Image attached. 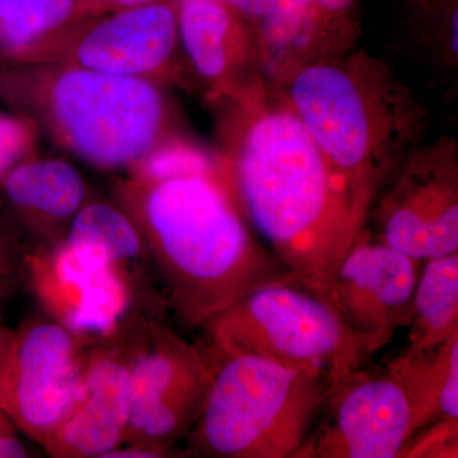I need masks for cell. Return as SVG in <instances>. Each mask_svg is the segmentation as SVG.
Here are the masks:
<instances>
[{
    "label": "cell",
    "instance_id": "1",
    "mask_svg": "<svg viewBox=\"0 0 458 458\" xmlns=\"http://www.w3.org/2000/svg\"><path fill=\"white\" fill-rule=\"evenodd\" d=\"M216 99L225 105L221 155L246 222L301 285L333 307L337 267L372 207L273 84Z\"/></svg>",
    "mask_w": 458,
    "mask_h": 458
},
{
    "label": "cell",
    "instance_id": "2",
    "mask_svg": "<svg viewBox=\"0 0 458 458\" xmlns=\"http://www.w3.org/2000/svg\"><path fill=\"white\" fill-rule=\"evenodd\" d=\"M116 204L137 225L165 303L185 327H203L262 285L297 282L250 228L225 161L165 179L131 174Z\"/></svg>",
    "mask_w": 458,
    "mask_h": 458
},
{
    "label": "cell",
    "instance_id": "3",
    "mask_svg": "<svg viewBox=\"0 0 458 458\" xmlns=\"http://www.w3.org/2000/svg\"><path fill=\"white\" fill-rule=\"evenodd\" d=\"M273 86L370 207L406 157L423 144V105L382 60L364 51L306 63Z\"/></svg>",
    "mask_w": 458,
    "mask_h": 458
},
{
    "label": "cell",
    "instance_id": "4",
    "mask_svg": "<svg viewBox=\"0 0 458 458\" xmlns=\"http://www.w3.org/2000/svg\"><path fill=\"white\" fill-rule=\"evenodd\" d=\"M0 99L101 170L131 168L179 134L159 84L71 64L0 63Z\"/></svg>",
    "mask_w": 458,
    "mask_h": 458
},
{
    "label": "cell",
    "instance_id": "5",
    "mask_svg": "<svg viewBox=\"0 0 458 458\" xmlns=\"http://www.w3.org/2000/svg\"><path fill=\"white\" fill-rule=\"evenodd\" d=\"M216 354L203 408L185 437L190 454L295 458L321 417L328 377L247 352Z\"/></svg>",
    "mask_w": 458,
    "mask_h": 458
},
{
    "label": "cell",
    "instance_id": "6",
    "mask_svg": "<svg viewBox=\"0 0 458 458\" xmlns=\"http://www.w3.org/2000/svg\"><path fill=\"white\" fill-rule=\"evenodd\" d=\"M445 377L438 352L408 349L384 369L355 370L331 386L324 418L295 458L403 457L438 420Z\"/></svg>",
    "mask_w": 458,
    "mask_h": 458
},
{
    "label": "cell",
    "instance_id": "7",
    "mask_svg": "<svg viewBox=\"0 0 458 458\" xmlns=\"http://www.w3.org/2000/svg\"><path fill=\"white\" fill-rule=\"evenodd\" d=\"M203 327L216 351L318 370L330 387L363 369L376 352L330 304L297 282L256 288Z\"/></svg>",
    "mask_w": 458,
    "mask_h": 458
},
{
    "label": "cell",
    "instance_id": "8",
    "mask_svg": "<svg viewBox=\"0 0 458 458\" xmlns=\"http://www.w3.org/2000/svg\"><path fill=\"white\" fill-rule=\"evenodd\" d=\"M375 236L420 261L458 254V152L454 138L415 148L373 201Z\"/></svg>",
    "mask_w": 458,
    "mask_h": 458
},
{
    "label": "cell",
    "instance_id": "9",
    "mask_svg": "<svg viewBox=\"0 0 458 458\" xmlns=\"http://www.w3.org/2000/svg\"><path fill=\"white\" fill-rule=\"evenodd\" d=\"M149 331L147 343L131 352V418L123 443L172 450L200 414L216 354L210 344L190 343L168 328Z\"/></svg>",
    "mask_w": 458,
    "mask_h": 458
},
{
    "label": "cell",
    "instance_id": "10",
    "mask_svg": "<svg viewBox=\"0 0 458 458\" xmlns=\"http://www.w3.org/2000/svg\"><path fill=\"white\" fill-rule=\"evenodd\" d=\"M86 354L82 337L50 316L14 328L0 366V410L17 430L44 445L73 403Z\"/></svg>",
    "mask_w": 458,
    "mask_h": 458
},
{
    "label": "cell",
    "instance_id": "11",
    "mask_svg": "<svg viewBox=\"0 0 458 458\" xmlns=\"http://www.w3.org/2000/svg\"><path fill=\"white\" fill-rule=\"evenodd\" d=\"M180 54L176 5L165 0L74 25L20 64L60 63L162 86L180 78Z\"/></svg>",
    "mask_w": 458,
    "mask_h": 458
},
{
    "label": "cell",
    "instance_id": "12",
    "mask_svg": "<svg viewBox=\"0 0 458 458\" xmlns=\"http://www.w3.org/2000/svg\"><path fill=\"white\" fill-rule=\"evenodd\" d=\"M129 267L101 250L60 238L30 250L25 283L50 318L82 337L114 336L132 303Z\"/></svg>",
    "mask_w": 458,
    "mask_h": 458
},
{
    "label": "cell",
    "instance_id": "13",
    "mask_svg": "<svg viewBox=\"0 0 458 458\" xmlns=\"http://www.w3.org/2000/svg\"><path fill=\"white\" fill-rule=\"evenodd\" d=\"M421 265L364 227L337 267L334 310L376 352L409 327Z\"/></svg>",
    "mask_w": 458,
    "mask_h": 458
},
{
    "label": "cell",
    "instance_id": "14",
    "mask_svg": "<svg viewBox=\"0 0 458 458\" xmlns=\"http://www.w3.org/2000/svg\"><path fill=\"white\" fill-rule=\"evenodd\" d=\"M131 352L93 349L71 409L44 443L54 458H104L122 445L131 418Z\"/></svg>",
    "mask_w": 458,
    "mask_h": 458
},
{
    "label": "cell",
    "instance_id": "15",
    "mask_svg": "<svg viewBox=\"0 0 458 458\" xmlns=\"http://www.w3.org/2000/svg\"><path fill=\"white\" fill-rule=\"evenodd\" d=\"M176 13L186 64L216 98L265 80L255 30L223 0H179Z\"/></svg>",
    "mask_w": 458,
    "mask_h": 458
},
{
    "label": "cell",
    "instance_id": "16",
    "mask_svg": "<svg viewBox=\"0 0 458 458\" xmlns=\"http://www.w3.org/2000/svg\"><path fill=\"white\" fill-rule=\"evenodd\" d=\"M0 194L13 218L11 222L47 236V245H50L60 240L57 229L64 225L68 229L86 203L87 185L80 171L68 162L33 156L0 180Z\"/></svg>",
    "mask_w": 458,
    "mask_h": 458
},
{
    "label": "cell",
    "instance_id": "17",
    "mask_svg": "<svg viewBox=\"0 0 458 458\" xmlns=\"http://www.w3.org/2000/svg\"><path fill=\"white\" fill-rule=\"evenodd\" d=\"M409 351H436L458 334V254L423 261L409 327Z\"/></svg>",
    "mask_w": 458,
    "mask_h": 458
},
{
    "label": "cell",
    "instance_id": "18",
    "mask_svg": "<svg viewBox=\"0 0 458 458\" xmlns=\"http://www.w3.org/2000/svg\"><path fill=\"white\" fill-rule=\"evenodd\" d=\"M89 13L82 0H0V63L20 64L30 54Z\"/></svg>",
    "mask_w": 458,
    "mask_h": 458
},
{
    "label": "cell",
    "instance_id": "19",
    "mask_svg": "<svg viewBox=\"0 0 458 458\" xmlns=\"http://www.w3.org/2000/svg\"><path fill=\"white\" fill-rule=\"evenodd\" d=\"M64 237L101 250L122 267H131L147 260L137 225L116 203L86 201L72 219Z\"/></svg>",
    "mask_w": 458,
    "mask_h": 458
},
{
    "label": "cell",
    "instance_id": "20",
    "mask_svg": "<svg viewBox=\"0 0 458 458\" xmlns=\"http://www.w3.org/2000/svg\"><path fill=\"white\" fill-rule=\"evenodd\" d=\"M29 252L16 225L0 216V318L25 283Z\"/></svg>",
    "mask_w": 458,
    "mask_h": 458
},
{
    "label": "cell",
    "instance_id": "21",
    "mask_svg": "<svg viewBox=\"0 0 458 458\" xmlns=\"http://www.w3.org/2000/svg\"><path fill=\"white\" fill-rule=\"evenodd\" d=\"M38 123L17 113L0 111V180L18 164L36 156Z\"/></svg>",
    "mask_w": 458,
    "mask_h": 458
},
{
    "label": "cell",
    "instance_id": "22",
    "mask_svg": "<svg viewBox=\"0 0 458 458\" xmlns=\"http://www.w3.org/2000/svg\"><path fill=\"white\" fill-rule=\"evenodd\" d=\"M237 16L256 30L269 8L270 0H223Z\"/></svg>",
    "mask_w": 458,
    "mask_h": 458
},
{
    "label": "cell",
    "instance_id": "23",
    "mask_svg": "<svg viewBox=\"0 0 458 458\" xmlns=\"http://www.w3.org/2000/svg\"><path fill=\"white\" fill-rule=\"evenodd\" d=\"M355 3H357V0H316V9L331 26L336 27L333 25V23H336L344 29L342 21L345 20V17L351 13ZM336 29L352 36V33L344 31L339 27H336ZM348 31H351V30H348Z\"/></svg>",
    "mask_w": 458,
    "mask_h": 458
},
{
    "label": "cell",
    "instance_id": "24",
    "mask_svg": "<svg viewBox=\"0 0 458 458\" xmlns=\"http://www.w3.org/2000/svg\"><path fill=\"white\" fill-rule=\"evenodd\" d=\"M170 454H174V450L153 447V445L123 443L114 450L108 452L104 458H159L171 456Z\"/></svg>",
    "mask_w": 458,
    "mask_h": 458
},
{
    "label": "cell",
    "instance_id": "25",
    "mask_svg": "<svg viewBox=\"0 0 458 458\" xmlns=\"http://www.w3.org/2000/svg\"><path fill=\"white\" fill-rule=\"evenodd\" d=\"M29 450L17 432H0V458L29 457Z\"/></svg>",
    "mask_w": 458,
    "mask_h": 458
},
{
    "label": "cell",
    "instance_id": "26",
    "mask_svg": "<svg viewBox=\"0 0 458 458\" xmlns=\"http://www.w3.org/2000/svg\"><path fill=\"white\" fill-rule=\"evenodd\" d=\"M82 2L87 3V8L92 12L95 7L119 11V9L140 7V5L152 4V3L165 2V0H82Z\"/></svg>",
    "mask_w": 458,
    "mask_h": 458
},
{
    "label": "cell",
    "instance_id": "27",
    "mask_svg": "<svg viewBox=\"0 0 458 458\" xmlns=\"http://www.w3.org/2000/svg\"><path fill=\"white\" fill-rule=\"evenodd\" d=\"M14 328L8 327L0 318V366L5 360V355L11 348L12 340H13Z\"/></svg>",
    "mask_w": 458,
    "mask_h": 458
},
{
    "label": "cell",
    "instance_id": "28",
    "mask_svg": "<svg viewBox=\"0 0 458 458\" xmlns=\"http://www.w3.org/2000/svg\"><path fill=\"white\" fill-rule=\"evenodd\" d=\"M0 432H17L16 427L12 424L2 410H0Z\"/></svg>",
    "mask_w": 458,
    "mask_h": 458
},
{
    "label": "cell",
    "instance_id": "29",
    "mask_svg": "<svg viewBox=\"0 0 458 458\" xmlns=\"http://www.w3.org/2000/svg\"><path fill=\"white\" fill-rule=\"evenodd\" d=\"M300 2L302 3V4L307 5V7L311 8L312 11H315L316 13L318 14V16H321V14L318 13V9H316V0H300ZM322 18H324V17H322ZM324 20H325V18H324ZM325 21H327V20H325ZM335 29H336V27H335Z\"/></svg>",
    "mask_w": 458,
    "mask_h": 458
}]
</instances>
